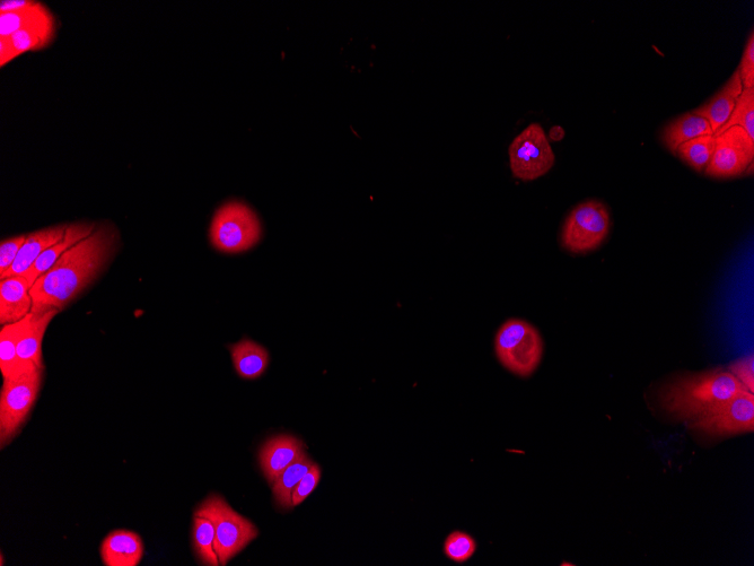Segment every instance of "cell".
Listing matches in <instances>:
<instances>
[{
  "mask_svg": "<svg viewBox=\"0 0 754 566\" xmlns=\"http://www.w3.org/2000/svg\"><path fill=\"white\" fill-rule=\"evenodd\" d=\"M194 544L201 562L209 566H218L219 559L215 550V527L212 521L195 516Z\"/></svg>",
  "mask_w": 754,
  "mask_h": 566,
  "instance_id": "cell-25",
  "label": "cell"
},
{
  "mask_svg": "<svg viewBox=\"0 0 754 566\" xmlns=\"http://www.w3.org/2000/svg\"><path fill=\"white\" fill-rule=\"evenodd\" d=\"M17 57H20V54L14 48L11 38L0 37V67L11 63Z\"/></svg>",
  "mask_w": 754,
  "mask_h": 566,
  "instance_id": "cell-32",
  "label": "cell"
},
{
  "mask_svg": "<svg viewBox=\"0 0 754 566\" xmlns=\"http://www.w3.org/2000/svg\"><path fill=\"white\" fill-rule=\"evenodd\" d=\"M43 369L28 363L14 377L4 379L0 394V443L2 447L19 434L37 402Z\"/></svg>",
  "mask_w": 754,
  "mask_h": 566,
  "instance_id": "cell-3",
  "label": "cell"
},
{
  "mask_svg": "<svg viewBox=\"0 0 754 566\" xmlns=\"http://www.w3.org/2000/svg\"><path fill=\"white\" fill-rule=\"evenodd\" d=\"M261 238V224L256 213L241 202L223 205L210 225V242L225 254H240L256 246Z\"/></svg>",
  "mask_w": 754,
  "mask_h": 566,
  "instance_id": "cell-6",
  "label": "cell"
},
{
  "mask_svg": "<svg viewBox=\"0 0 754 566\" xmlns=\"http://www.w3.org/2000/svg\"><path fill=\"white\" fill-rule=\"evenodd\" d=\"M60 311L52 309L46 312H30L28 324L24 329L17 355L21 363H34L37 367L45 369L43 365L42 343L52 319Z\"/></svg>",
  "mask_w": 754,
  "mask_h": 566,
  "instance_id": "cell-17",
  "label": "cell"
},
{
  "mask_svg": "<svg viewBox=\"0 0 754 566\" xmlns=\"http://www.w3.org/2000/svg\"><path fill=\"white\" fill-rule=\"evenodd\" d=\"M715 150V136H700L691 141L681 144L675 155L683 162L687 163L690 168L701 173L705 171L707 165L712 159Z\"/></svg>",
  "mask_w": 754,
  "mask_h": 566,
  "instance_id": "cell-24",
  "label": "cell"
},
{
  "mask_svg": "<svg viewBox=\"0 0 754 566\" xmlns=\"http://www.w3.org/2000/svg\"><path fill=\"white\" fill-rule=\"evenodd\" d=\"M28 320L29 315L14 324L3 326L0 332V370L4 379L14 377L28 364L21 363L17 355V347H19Z\"/></svg>",
  "mask_w": 754,
  "mask_h": 566,
  "instance_id": "cell-20",
  "label": "cell"
},
{
  "mask_svg": "<svg viewBox=\"0 0 754 566\" xmlns=\"http://www.w3.org/2000/svg\"><path fill=\"white\" fill-rule=\"evenodd\" d=\"M495 348L498 360L508 371L519 377H530L542 360L541 335L524 320L506 321L498 330Z\"/></svg>",
  "mask_w": 754,
  "mask_h": 566,
  "instance_id": "cell-5",
  "label": "cell"
},
{
  "mask_svg": "<svg viewBox=\"0 0 754 566\" xmlns=\"http://www.w3.org/2000/svg\"><path fill=\"white\" fill-rule=\"evenodd\" d=\"M713 134V130L706 119L698 117L692 112H687L666 125L661 138L665 147L675 155L681 144L700 136Z\"/></svg>",
  "mask_w": 754,
  "mask_h": 566,
  "instance_id": "cell-19",
  "label": "cell"
},
{
  "mask_svg": "<svg viewBox=\"0 0 754 566\" xmlns=\"http://www.w3.org/2000/svg\"><path fill=\"white\" fill-rule=\"evenodd\" d=\"M753 159V139L743 128L734 126L715 136V150L705 174L716 179L739 177L748 171Z\"/></svg>",
  "mask_w": 754,
  "mask_h": 566,
  "instance_id": "cell-10",
  "label": "cell"
},
{
  "mask_svg": "<svg viewBox=\"0 0 754 566\" xmlns=\"http://www.w3.org/2000/svg\"><path fill=\"white\" fill-rule=\"evenodd\" d=\"M689 428L710 437L753 432L754 395L750 391L736 395L708 412L689 421Z\"/></svg>",
  "mask_w": 754,
  "mask_h": 566,
  "instance_id": "cell-9",
  "label": "cell"
},
{
  "mask_svg": "<svg viewBox=\"0 0 754 566\" xmlns=\"http://www.w3.org/2000/svg\"><path fill=\"white\" fill-rule=\"evenodd\" d=\"M236 373L242 379L253 380L262 376L269 365V353L265 347L244 338L229 346Z\"/></svg>",
  "mask_w": 754,
  "mask_h": 566,
  "instance_id": "cell-18",
  "label": "cell"
},
{
  "mask_svg": "<svg viewBox=\"0 0 754 566\" xmlns=\"http://www.w3.org/2000/svg\"><path fill=\"white\" fill-rule=\"evenodd\" d=\"M743 90L754 89V33L751 31L738 67Z\"/></svg>",
  "mask_w": 754,
  "mask_h": 566,
  "instance_id": "cell-28",
  "label": "cell"
},
{
  "mask_svg": "<svg viewBox=\"0 0 754 566\" xmlns=\"http://www.w3.org/2000/svg\"><path fill=\"white\" fill-rule=\"evenodd\" d=\"M729 372L738 379L750 393H754V361L753 356H745L729 365Z\"/></svg>",
  "mask_w": 754,
  "mask_h": 566,
  "instance_id": "cell-31",
  "label": "cell"
},
{
  "mask_svg": "<svg viewBox=\"0 0 754 566\" xmlns=\"http://www.w3.org/2000/svg\"><path fill=\"white\" fill-rule=\"evenodd\" d=\"M320 478L321 468L319 467V465L314 464L309 470L308 474H306L302 478V481L298 483L296 489L293 492V508L297 507L298 504H301L303 501H305L306 498H308V496L315 490V487L318 486Z\"/></svg>",
  "mask_w": 754,
  "mask_h": 566,
  "instance_id": "cell-29",
  "label": "cell"
},
{
  "mask_svg": "<svg viewBox=\"0 0 754 566\" xmlns=\"http://www.w3.org/2000/svg\"><path fill=\"white\" fill-rule=\"evenodd\" d=\"M744 391L749 390L730 372L710 371L666 383L660 404L674 419L691 421Z\"/></svg>",
  "mask_w": 754,
  "mask_h": 566,
  "instance_id": "cell-2",
  "label": "cell"
},
{
  "mask_svg": "<svg viewBox=\"0 0 754 566\" xmlns=\"http://www.w3.org/2000/svg\"><path fill=\"white\" fill-rule=\"evenodd\" d=\"M742 91L743 85L740 72L739 69H736L722 89L712 99L692 111V113L706 119L715 134L729 120Z\"/></svg>",
  "mask_w": 754,
  "mask_h": 566,
  "instance_id": "cell-12",
  "label": "cell"
},
{
  "mask_svg": "<svg viewBox=\"0 0 754 566\" xmlns=\"http://www.w3.org/2000/svg\"><path fill=\"white\" fill-rule=\"evenodd\" d=\"M26 238H28V235H20V237L2 241V245H0V276L13 266Z\"/></svg>",
  "mask_w": 754,
  "mask_h": 566,
  "instance_id": "cell-30",
  "label": "cell"
},
{
  "mask_svg": "<svg viewBox=\"0 0 754 566\" xmlns=\"http://www.w3.org/2000/svg\"><path fill=\"white\" fill-rule=\"evenodd\" d=\"M118 242L115 226L96 225L89 237L68 249L31 287V312L64 310L101 274L115 255Z\"/></svg>",
  "mask_w": 754,
  "mask_h": 566,
  "instance_id": "cell-1",
  "label": "cell"
},
{
  "mask_svg": "<svg viewBox=\"0 0 754 566\" xmlns=\"http://www.w3.org/2000/svg\"><path fill=\"white\" fill-rule=\"evenodd\" d=\"M513 176L523 181L539 179L554 167L556 156L540 124L534 123L517 135L508 148Z\"/></svg>",
  "mask_w": 754,
  "mask_h": 566,
  "instance_id": "cell-8",
  "label": "cell"
},
{
  "mask_svg": "<svg viewBox=\"0 0 754 566\" xmlns=\"http://www.w3.org/2000/svg\"><path fill=\"white\" fill-rule=\"evenodd\" d=\"M68 228L67 224L52 226L28 235L26 241L17 255L13 266L0 276V280L13 276H21L34 264L42 252L63 240Z\"/></svg>",
  "mask_w": 754,
  "mask_h": 566,
  "instance_id": "cell-15",
  "label": "cell"
},
{
  "mask_svg": "<svg viewBox=\"0 0 754 566\" xmlns=\"http://www.w3.org/2000/svg\"><path fill=\"white\" fill-rule=\"evenodd\" d=\"M313 465V461L304 452V454L295 460L291 466L287 467L285 472L279 476L278 480L271 485L273 486L276 503L280 509H293V492L298 483H300L302 478L308 474Z\"/></svg>",
  "mask_w": 754,
  "mask_h": 566,
  "instance_id": "cell-22",
  "label": "cell"
},
{
  "mask_svg": "<svg viewBox=\"0 0 754 566\" xmlns=\"http://www.w3.org/2000/svg\"><path fill=\"white\" fill-rule=\"evenodd\" d=\"M477 551V543L473 537L462 531H454L446 538L444 552L453 562L464 563L471 559Z\"/></svg>",
  "mask_w": 754,
  "mask_h": 566,
  "instance_id": "cell-27",
  "label": "cell"
},
{
  "mask_svg": "<svg viewBox=\"0 0 754 566\" xmlns=\"http://www.w3.org/2000/svg\"><path fill=\"white\" fill-rule=\"evenodd\" d=\"M31 3V0H7V2L0 3V13L21 10V8L29 6Z\"/></svg>",
  "mask_w": 754,
  "mask_h": 566,
  "instance_id": "cell-33",
  "label": "cell"
},
{
  "mask_svg": "<svg viewBox=\"0 0 754 566\" xmlns=\"http://www.w3.org/2000/svg\"><path fill=\"white\" fill-rule=\"evenodd\" d=\"M565 137V130L560 126H555L550 129L549 141L560 142Z\"/></svg>",
  "mask_w": 754,
  "mask_h": 566,
  "instance_id": "cell-34",
  "label": "cell"
},
{
  "mask_svg": "<svg viewBox=\"0 0 754 566\" xmlns=\"http://www.w3.org/2000/svg\"><path fill=\"white\" fill-rule=\"evenodd\" d=\"M51 19L54 15L39 2L10 13H0V37H11L14 33L30 28Z\"/></svg>",
  "mask_w": 754,
  "mask_h": 566,
  "instance_id": "cell-21",
  "label": "cell"
},
{
  "mask_svg": "<svg viewBox=\"0 0 754 566\" xmlns=\"http://www.w3.org/2000/svg\"><path fill=\"white\" fill-rule=\"evenodd\" d=\"M56 21H49L30 26L11 36L14 48L20 56L28 51H35L47 48L55 39Z\"/></svg>",
  "mask_w": 754,
  "mask_h": 566,
  "instance_id": "cell-23",
  "label": "cell"
},
{
  "mask_svg": "<svg viewBox=\"0 0 754 566\" xmlns=\"http://www.w3.org/2000/svg\"><path fill=\"white\" fill-rule=\"evenodd\" d=\"M101 556L107 566H137L144 557V543L133 531L116 530L104 539Z\"/></svg>",
  "mask_w": 754,
  "mask_h": 566,
  "instance_id": "cell-14",
  "label": "cell"
},
{
  "mask_svg": "<svg viewBox=\"0 0 754 566\" xmlns=\"http://www.w3.org/2000/svg\"><path fill=\"white\" fill-rule=\"evenodd\" d=\"M96 228L95 223H74L68 225L66 234L63 240L56 243V245L48 248L42 252V255L34 261V264L21 276L26 278L32 287L38 278L43 274H46L49 269L57 263V260L65 254V252L74 247L76 243L89 237Z\"/></svg>",
  "mask_w": 754,
  "mask_h": 566,
  "instance_id": "cell-16",
  "label": "cell"
},
{
  "mask_svg": "<svg viewBox=\"0 0 754 566\" xmlns=\"http://www.w3.org/2000/svg\"><path fill=\"white\" fill-rule=\"evenodd\" d=\"M196 516L213 522L215 550L221 565L229 563L259 535L250 520L239 515L218 495L209 496L196 511Z\"/></svg>",
  "mask_w": 754,
  "mask_h": 566,
  "instance_id": "cell-4",
  "label": "cell"
},
{
  "mask_svg": "<svg viewBox=\"0 0 754 566\" xmlns=\"http://www.w3.org/2000/svg\"><path fill=\"white\" fill-rule=\"evenodd\" d=\"M734 126L743 128L754 141V89L742 91L729 120L714 135H720Z\"/></svg>",
  "mask_w": 754,
  "mask_h": 566,
  "instance_id": "cell-26",
  "label": "cell"
},
{
  "mask_svg": "<svg viewBox=\"0 0 754 566\" xmlns=\"http://www.w3.org/2000/svg\"><path fill=\"white\" fill-rule=\"evenodd\" d=\"M304 448L303 441L291 435H279L263 444L259 455L260 465L270 485L304 454Z\"/></svg>",
  "mask_w": 754,
  "mask_h": 566,
  "instance_id": "cell-11",
  "label": "cell"
},
{
  "mask_svg": "<svg viewBox=\"0 0 754 566\" xmlns=\"http://www.w3.org/2000/svg\"><path fill=\"white\" fill-rule=\"evenodd\" d=\"M611 221L607 207L596 200L582 203L568 215L561 232V243L573 254L598 249L607 239Z\"/></svg>",
  "mask_w": 754,
  "mask_h": 566,
  "instance_id": "cell-7",
  "label": "cell"
},
{
  "mask_svg": "<svg viewBox=\"0 0 754 566\" xmlns=\"http://www.w3.org/2000/svg\"><path fill=\"white\" fill-rule=\"evenodd\" d=\"M31 286L23 276L5 278L0 283V324H14L32 310Z\"/></svg>",
  "mask_w": 754,
  "mask_h": 566,
  "instance_id": "cell-13",
  "label": "cell"
}]
</instances>
